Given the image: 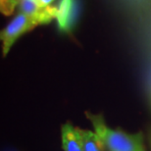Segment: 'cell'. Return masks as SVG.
Instances as JSON below:
<instances>
[{
    "instance_id": "6da1fadb",
    "label": "cell",
    "mask_w": 151,
    "mask_h": 151,
    "mask_svg": "<svg viewBox=\"0 0 151 151\" xmlns=\"http://www.w3.org/2000/svg\"><path fill=\"white\" fill-rule=\"evenodd\" d=\"M93 131L107 151H146L141 132H128L112 129L107 125L103 115L86 112Z\"/></svg>"
},
{
    "instance_id": "7a4b0ae2",
    "label": "cell",
    "mask_w": 151,
    "mask_h": 151,
    "mask_svg": "<svg viewBox=\"0 0 151 151\" xmlns=\"http://www.w3.org/2000/svg\"><path fill=\"white\" fill-rule=\"evenodd\" d=\"M37 25V23L27 15L23 13L18 14L1 32L3 56L7 55L18 37L32 29Z\"/></svg>"
},
{
    "instance_id": "3957f363",
    "label": "cell",
    "mask_w": 151,
    "mask_h": 151,
    "mask_svg": "<svg viewBox=\"0 0 151 151\" xmlns=\"http://www.w3.org/2000/svg\"><path fill=\"white\" fill-rule=\"evenodd\" d=\"M55 7V19L61 32H70L78 17V5L77 0H60Z\"/></svg>"
},
{
    "instance_id": "277c9868",
    "label": "cell",
    "mask_w": 151,
    "mask_h": 151,
    "mask_svg": "<svg viewBox=\"0 0 151 151\" xmlns=\"http://www.w3.org/2000/svg\"><path fill=\"white\" fill-rule=\"evenodd\" d=\"M20 10L35 22L38 24H48L55 18V7H43L37 0H20Z\"/></svg>"
},
{
    "instance_id": "5b68a950",
    "label": "cell",
    "mask_w": 151,
    "mask_h": 151,
    "mask_svg": "<svg viewBox=\"0 0 151 151\" xmlns=\"http://www.w3.org/2000/svg\"><path fill=\"white\" fill-rule=\"evenodd\" d=\"M61 145L63 151H83L80 128L65 123L61 126Z\"/></svg>"
},
{
    "instance_id": "8992f818",
    "label": "cell",
    "mask_w": 151,
    "mask_h": 151,
    "mask_svg": "<svg viewBox=\"0 0 151 151\" xmlns=\"http://www.w3.org/2000/svg\"><path fill=\"white\" fill-rule=\"evenodd\" d=\"M81 140L83 151H104L105 148L94 131L80 128Z\"/></svg>"
},
{
    "instance_id": "52a82bcc",
    "label": "cell",
    "mask_w": 151,
    "mask_h": 151,
    "mask_svg": "<svg viewBox=\"0 0 151 151\" xmlns=\"http://www.w3.org/2000/svg\"><path fill=\"white\" fill-rule=\"evenodd\" d=\"M19 1L20 0H0L2 13L5 15H10L13 12L14 8L18 5Z\"/></svg>"
},
{
    "instance_id": "ba28073f",
    "label": "cell",
    "mask_w": 151,
    "mask_h": 151,
    "mask_svg": "<svg viewBox=\"0 0 151 151\" xmlns=\"http://www.w3.org/2000/svg\"><path fill=\"white\" fill-rule=\"evenodd\" d=\"M37 1L39 2V4L41 6H43V7H49L51 3L54 2L55 0H37Z\"/></svg>"
},
{
    "instance_id": "9c48e42d",
    "label": "cell",
    "mask_w": 151,
    "mask_h": 151,
    "mask_svg": "<svg viewBox=\"0 0 151 151\" xmlns=\"http://www.w3.org/2000/svg\"><path fill=\"white\" fill-rule=\"evenodd\" d=\"M148 141H149V145L151 147V129H150L149 134H148Z\"/></svg>"
},
{
    "instance_id": "30bf717a",
    "label": "cell",
    "mask_w": 151,
    "mask_h": 151,
    "mask_svg": "<svg viewBox=\"0 0 151 151\" xmlns=\"http://www.w3.org/2000/svg\"><path fill=\"white\" fill-rule=\"evenodd\" d=\"M9 151H14V150H9Z\"/></svg>"
}]
</instances>
